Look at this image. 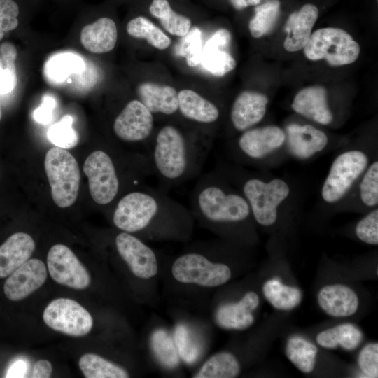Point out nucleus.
I'll return each instance as SVG.
<instances>
[{"instance_id":"obj_1","label":"nucleus","mask_w":378,"mask_h":378,"mask_svg":"<svg viewBox=\"0 0 378 378\" xmlns=\"http://www.w3.org/2000/svg\"><path fill=\"white\" fill-rule=\"evenodd\" d=\"M211 138L187 134L172 124L153 134L147 148L153 175L167 192L200 175L211 150Z\"/></svg>"},{"instance_id":"obj_2","label":"nucleus","mask_w":378,"mask_h":378,"mask_svg":"<svg viewBox=\"0 0 378 378\" xmlns=\"http://www.w3.org/2000/svg\"><path fill=\"white\" fill-rule=\"evenodd\" d=\"M136 186L118 200L113 211L114 225L130 234L160 233L161 235L187 232L192 213L167 192L150 186Z\"/></svg>"},{"instance_id":"obj_3","label":"nucleus","mask_w":378,"mask_h":378,"mask_svg":"<svg viewBox=\"0 0 378 378\" xmlns=\"http://www.w3.org/2000/svg\"><path fill=\"white\" fill-rule=\"evenodd\" d=\"M244 195L254 221L264 227L275 225L284 214L300 207V195L291 181L219 161L215 167Z\"/></svg>"},{"instance_id":"obj_4","label":"nucleus","mask_w":378,"mask_h":378,"mask_svg":"<svg viewBox=\"0 0 378 378\" xmlns=\"http://www.w3.org/2000/svg\"><path fill=\"white\" fill-rule=\"evenodd\" d=\"M190 205L192 214L216 229L246 226L254 221L244 195L216 168L197 180Z\"/></svg>"},{"instance_id":"obj_5","label":"nucleus","mask_w":378,"mask_h":378,"mask_svg":"<svg viewBox=\"0 0 378 378\" xmlns=\"http://www.w3.org/2000/svg\"><path fill=\"white\" fill-rule=\"evenodd\" d=\"M377 155V148L351 146L342 148L332 160L320 189L325 207H335L349 193Z\"/></svg>"},{"instance_id":"obj_6","label":"nucleus","mask_w":378,"mask_h":378,"mask_svg":"<svg viewBox=\"0 0 378 378\" xmlns=\"http://www.w3.org/2000/svg\"><path fill=\"white\" fill-rule=\"evenodd\" d=\"M285 145L284 130L268 125L241 132L227 150L234 162L259 167L274 164L287 156Z\"/></svg>"},{"instance_id":"obj_7","label":"nucleus","mask_w":378,"mask_h":378,"mask_svg":"<svg viewBox=\"0 0 378 378\" xmlns=\"http://www.w3.org/2000/svg\"><path fill=\"white\" fill-rule=\"evenodd\" d=\"M44 166L54 202L61 208L71 206L77 199L80 180L76 158L56 146L47 151Z\"/></svg>"},{"instance_id":"obj_8","label":"nucleus","mask_w":378,"mask_h":378,"mask_svg":"<svg viewBox=\"0 0 378 378\" xmlns=\"http://www.w3.org/2000/svg\"><path fill=\"white\" fill-rule=\"evenodd\" d=\"M304 53L309 60H326L330 66H340L351 64L358 59L360 46L344 30L326 27L311 34Z\"/></svg>"},{"instance_id":"obj_9","label":"nucleus","mask_w":378,"mask_h":378,"mask_svg":"<svg viewBox=\"0 0 378 378\" xmlns=\"http://www.w3.org/2000/svg\"><path fill=\"white\" fill-rule=\"evenodd\" d=\"M83 172L88 178L90 195L97 204L104 206L115 201L122 181L109 153L101 149L91 153L83 164Z\"/></svg>"},{"instance_id":"obj_10","label":"nucleus","mask_w":378,"mask_h":378,"mask_svg":"<svg viewBox=\"0 0 378 378\" xmlns=\"http://www.w3.org/2000/svg\"><path fill=\"white\" fill-rule=\"evenodd\" d=\"M174 279L183 284L203 287H216L225 284L231 278L230 267L221 262L210 261L197 252H189L179 256L173 263Z\"/></svg>"},{"instance_id":"obj_11","label":"nucleus","mask_w":378,"mask_h":378,"mask_svg":"<svg viewBox=\"0 0 378 378\" xmlns=\"http://www.w3.org/2000/svg\"><path fill=\"white\" fill-rule=\"evenodd\" d=\"M43 319L51 329L72 337L85 336L93 326L89 312L69 298H57L50 302L43 312Z\"/></svg>"},{"instance_id":"obj_12","label":"nucleus","mask_w":378,"mask_h":378,"mask_svg":"<svg viewBox=\"0 0 378 378\" xmlns=\"http://www.w3.org/2000/svg\"><path fill=\"white\" fill-rule=\"evenodd\" d=\"M284 130L287 156L300 161H307L331 150L328 134L313 125L290 122Z\"/></svg>"},{"instance_id":"obj_13","label":"nucleus","mask_w":378,"mask_h":378,"mask_svg":"<svg viewBox=\"0 0 378 378\" xmlns=\"http://www.w3.org/2000/svg\"><path fill=\"white\" fill-rule=\"evenodd\" d=\"M47 264L50 276L60 285L83 290L90 284L88 271L74 252L64 244H55L50 248Z\"/></svg>"},{"instance_id":"obj_14","label":"nucleus","mask_w":378,"mask_h":378,"mask_svg":"<svg viewBox=\"0 0 378 378\" xmlns=\"http://www.w3.org/2000/svg\"><path fill=\"white\" fill-rule=\"evenodd\" d=\"M113 130L122 141L149 143L154 131V116L139 100H132L115 117Z\"/></svg>"},{"instance_id":"obj_15","label":"nucleus","mask_w":378,"mask_h":378,"mask_svg":"<svg viewBox=\"0 0 378 378\" xmlns=\"http://www.w3.org/2000/svg\"><path fill=\"white\" fill-rule=\"evenodd\" d=\"M115 244L118 254L136 276L148 279L157 274L155 252L137 237L122 231L115 237Z\"/></svg>"},{"instance_id":"obj_16","label":"nucleus","mask_w":378,"mask_h":378,"mask_svg":"<svg viewBox=\"0 0 378 378\" xmlns=\"http://www.w3.org/2000/svg\"><path fill=\"white\" fill-rule=\"evenodd\" d=\"M377 206L378 160L376 155L349 193L334 209L365 213Z\"/></svg>"},{"instance_id":"obj_17","label":"nucleus","mask_w":378,"mask_h":378,"mask_svg":"<svg viewBox=\"0 0 378 378\" xmlns=\"http://www.w3.org/2000/svg\"><path fill=\"white\" fill-rule=\"evenodd\" d=\"M46 279L45 264L38 259H29L8 276L4 291L10 300H22L39 288Z\"/></svg>"},{"instance_id":"obj_18","label":"nucleus","mask_w":378,"mask_h":378,"mask_svg":"<svg viewBox=\"0 0 378 378\" xmlns=\"http://www.w3.org/2000/svg\"><path fill=\"white\" fill-rule=\"evenodd\" d=\"M267 97L254 91H243L234 99L230 113L234 130L239 132L247 130L264 118L268 104Z\"/></svg>"},{"instance_id":"obj_19","label":"nucleus","mask_w":378,"mask_h":378,"mask_svg":"<svg viewBox=\"0 0 378 378\" xmlns=\"http://www.w3.org/2000/svg\"><path fill=\"white\" fill-rule=\"evenodd\" d=\"M291 107L296 113L321 125H329L334 120L326 90L321 86L307 87L299 91Z\"/></svg>"},{"instance_id":"obj_20","label":"nucleus","mask_w":378,"mask_h":378,"mask_svg":"<svg viewBox=\"0 0 378 378\" xmlns=\"http://www.w3.org/2000/svg\"><path fill=\"white\" fill-rule=\"evenodd\" d=\"M259 302L257 293L249 291L238 302L220 307L215 315L216 321L224 329L245 330L253 325L254 316L252 312L258 307Z\"/></svg>"},{"instance_id":"obj_21","label":"nucleus","mask_w":378,"mask_h":378,"mask_svg":"<svg viewBox=\"0 0 378 378\" xmlns=\"http://www.w3.org/2000/svg\"><path fill=\"white\" fill-rule=\"evenodd\" d=\"M318 16L317 7L311 4L304 5L298 11L289 15L286 23L287 36L284 43L287 51L296 52L304 48Z\"/></svg>"},{"instance_id":"obj_22","label":"nucleus","mask_w":378,"mask_h":378,"mask_svg":"<svg viewBox=\"0 0 378 378\" xmlns=\"http://www.w3.org/2000/svg\"><path fill=\"white\" fill-rule=\"evenodd\" d=\"M35 246L34 240L27 233L10 235L0 246V278L8 276L29 260Z\"/></svg>"},{"instance_id":"obj_23","label":"nucleus","mask_w":378,"mask_h":378,"mask_svg":"<svg viewBox=\"0 0 378 378\" xmlns=\"http://www.w3.org/2000/svg\"><path fill=\"white\" fill-rule=\"evenodd\" d=\"M318 303L329 316L346 317L354 314L358 308V298L349 287L342 284L328 285L318 292Z\"/></svg>"},{"instance_id":"obj_24","label":"nucleus","mask_w":378,"mask_h":378,"mask_svg":"<svg viewBox=\"0 0 378 378\" xmlns=\"http://www.w3.org/2000/svg\"><path fill=\"white\" fill-rule=\"evenodd\" d=\"M117 27L111 18L101 17L84 26L80 32L82 46L89 52L101 54L111 51L117 42Z\"/></svg>"},{"instance_id":"obj_25","label":"nucleus","mask_w":378,"mask_h":378,"mask_svg":"<svg viewBox=\"0 0 378 378\" xmlns=\"http://www.w3.org/2000/svg\"><path fill=\"white\" fill-rule=\"evenodd\" d=\"M137 94L153 115H171L178 111V92L172 86L146 82L138 86Z\"/></svg>"},{"instance_id":"obj_26","label":"nucleus","mask_w":378,"mask_h":378,"mask_svg":"<svg viewBox=\"0 0 378 378\" xmlns=\"http://www.w3.org/2000/svg\"><path fill=\"white\" fill-rule=\"evenodd\" d=\"M178 111L188 120L201 125H212L220 116L218 107L197 92L188 89L178 92Z\"/></svg>"},{"instance_id":"obj_27","label":"nucleus","mask_w":378,"mask_h":378,"mask_svg":"<svg viewBox=\"0 0 378 378\" xmlns=\"http://www.w3.org/2000/svg\"><path fill=\"white\" fill-rule=\"evenodd\" d=\"M85 69L83 59L77 54L65 52L50 57L44 64V74L52 83L65 81L70 76L81 74Z\"/></svg>"},{"instance_id":"obj_28","label":"nucleus","mask_w":378,"mask_h":378,"mask_svg":"<svg viewBox=\"0 0 378 378\" xmlns=\"http://www.w3.org/2000/svg\"><path fill=\"white\" fill-rule=\"evenodd\" d=\"M363 340L361 331L355 326L344 323L319 332L317 343L326 349L341 346L346 350L355 349Z\"/></svg>"},{"instance_id":"obj_29","label":"nucleus","mask_w":378,"mask_h":378,"mask_svg":"<svg viewBox=\"0 0 378 378\" xmlns=\"http://www.w3.org/2000/svg\"><path fill=\"white\" fill-rule=\"evenodd\" d=\"M149 11L172 35L183 37L190 29V18L174 11L167 0H153Z\"/></svg>"},{"instance_id":"obj_30","label":"nucleus","mask_w":378,"mask_h":378,"mask_svg":"<svg viewBox=\"0 0 378 378\" xmlns=\"http://www.w3.org/2000/svg\"><path fill=\"white\" fill-rule=\"evenodd\" d=\"M262 293L274 308L281 310L294 309L298 306L302 298L299 288L284 285L276 279L266 281L262 286Z\"/></svg>"},{"instance_id":"obj_31","label":"nucleus","mask_w":378,"mask_h":378,"mask_svg":"<svg viewBox=\"0 0 378 378\" xmlns=\"http://www.w3.org/2000/svg\"><path fill=\"white\" fill-rule=\"evenodd\" d=\"M239 372L240 365L236 357L229 352H220L209 358L193 377L234 378Z\"/></svg>"},{"instance_id":"obj_32","label":"nucleus","mask_w":378,"mask_h":378,"mask_svg":"<svg viewBox=\"0 0 378 378\" xmlns=\"http://www.w3.org/2000/svg\"><path fill=\"white\" fill-rule=\"evenodd\" d=\"M127 32L136 38L146 39L153 47L162 50L171 44V39L158 27L144 16L130 20L126 25Z\"/></svg>"},{"instance_id":"obj_33","label":"nucleus","mask_w":378,"mask_h":378,"mask_svg":"<svg viewBox=\"0 0 378 378\" xmlns=\"http://www.w3.org/2000/svg\"><path fill=\"white\" fill-rule=\"evenodd\" d=\"M79 368L87 378H127L128 372L122 368L94 354H85L79 359Z\"/></svg>"},{"instance_id":"obj_34","label":"nucleus","mask_w":378,"mask_h":378,"mask_svg":"<svg viewBox=\"0 0 378 378\" xmlns=\"http://www.w3.org/2000/svg\"><path fill=\"white\" fill-rule=\"evenodd\" d=\"M317 352L318 349L314 344L300 337H290L286 347L288 358L304 373L313 371Z\"/></svg>"},{"instance_id":"obj_35","label":"nucleus","mask_w":378,"mask_h":378,"mask_svg":"<svg viewBox=\"0 0 378 378\" xmlns=\"http://www.w3.org/2000/svg\"><path fill=\"white\" fill-rule=\"evenodd\" d=\"M281 4L279 0H268L255 8V14L250 20L248 29L255 38L269 34L279 17Z\"/></svg>"},{"instance_id":"obj_36","label":"nucleus","mask_w":378,"mask_h":378,"mask_svg":"<svg viewBox=\"0 0 378 378\" xmlns=\"http://www.w3.org/2000/svg\"><path fill=\"white\" fill-rule=\"evenodd\" d=\"M216 46H203L200 64L215 76H223L236 67L234 57L225 50Z\"/></svg>"},{"instance_id":"obj_37","label":"nucleus","mask_w":378,"mask_h":378,"mask_svg":"<svg viewBox=\"0 0 378 378\" xmlns=\"http://www.w3.org/2000/svg\"><path fill=\"white\" fill-rule=\"evenodd\" d=\"M150 346L156 358L163 366L169 369L178 366L180 357L174 340L166 330L158 329L154 331L150 337Z\"/></svg>"},{"instance_id":"obj_38","label":"nucleus","mask_w":378,"mask_h":378,"mask_svg":"<svg viewBox=\"0 0 378 378\" xmlns=\"http://www.w3.org/2000/svg\"><path fill=\"white\" fill-rule=\"evenodd\" d=\"M174 340L179 357L187 364L195 363L201 356L202 347L192 330L184 324H179L174 331Z\"/></svg>"},{"instance_id":"obj_39","label":"nucleus","mask_w":378,"mask_h":378,"mask_svg":"<svg viewBox=\"0 0 378 378\" xmlns=\"http://www.w3.org/2000/svg\"><path fill=\"white\" fill-rule=\"evenodd\" d=\"M16 56L17 50L11 43L0 46V94L10 92L17 85Z\"/></svg>"},{"instance_id":"obj_40","label":"nucleus","mask_w":378,"mask_h":378,"mask_svg":"<svg viewBox=\"0 0 378 378\" xmlns=\"http://www.w3.org/2000/svg\"><path fill=\"white\" fill-rule=\"evenodd\" d=\"M202 52V34L197 27L190 29L175 47V54L185 57L188 65L191 67L200 64Z\"/></svg>"},{"instance_id":"obj_41","label":"nucleus","mask_w":378,"mask_h":378,"mask_svg":"<svg viewBox=\"0 0 378 378\" xmlns=\"http://www.w3.org/2000/svg\"><path fill=\"white\" fill-rule=\"evenodd\" d=\"M72 123L71 115H64L58 122L49 127L47 132L48 140L57 147L65 149L76 146L78 142V136L72 127Z\"/></svg>"},{"instance_id":"obj_42","label":"nucleus","mask_w":378,"mask_h":378,"mask_svg":"<svg viewBox=\"0 0 378 378\" xmlns=\"http://www.w3.org/2000/svg\"><path fill=\"white\" fill-rule=\"evenodd\" d=\"M357 238L370 245L378 244V206L365 213L355 226Z\"/></svg>"},{"instance_id":"obj_43","label":"nucleus","mask_w":378,"mask_h":378,"mask_svg":"<svg viewBox=\"0 0 378 378\" xmlns=\"http://www.w3.org/2000/svg\"><path fill=\"white\" fill-rule=\"evenodd\" d=\"M20 6L14 0H0V41L4 33L14 30L19 24Z\"/></svg>"},{"instance_id":"obj_44","label":"nucleus","mask_w":378,"mask_h":378,"mask_svg":"<svg viewBox=\"0 0 378 378\" xmlns=\"http://www.w3.org/2000/svg\"><path fill=\"white\" fill-rule=\"evenodd\" d=\"M358 366L368 377L378 375V344L371 343L365 346L359 353Z\"/></svg>"},{"instance_id":"obj_45","label":"nucleus","mask_w":378,"mask_h":378,"mask_svg":"<svg viewBox=\"0 0 378 378\" xmlns=\"http://www.w3.org/2000/svg\"><path fill=\"white\" fill-rule=\"evenodd\" d=\"M55 106L56 101L52 96L49 94L43 95L41 104L34 111L33 117L34 120L42 124L50 122Z\"/></svg>"},{"instance_id":"obj_46","label":"nucleus","mask_w":378,"mask_h":378,"mask_svg":"<svg viewBox=\"0 0 378 378\" xmlns=\"http://www.w3.org/2000/svg\"><path fill=\"white\" fill-rule=\"evenodd\" d=\"M52 371V364L47 360H38L34 365L31 372L33 378H48Z\"/></svg>"},{"instance_id":"obj_47","label":"nucleus","mask_w":378,"mask_h":378,"mask_svg":"<svg viewBox=\"0 0 378 378\" xmlns=\"http://www.w3.org/2000/svg\"><path fill=\"white\" fill-rule=\"evenodd\" d=\"M26 372V362L23 360H18L10 366L6 377H23Z\"/></svg>"},{"instance_id":"obj_48","label":"nucleus","mask_w":378,"mask_h":378,"mask_svg":"<svg viewBox=\"0 0 378 378\" xmlns=\"http://www.w3.org/2000/svg\"><path fill=\"white\" fill-rule=\"evenodd\" d=\"M265 0H230L232 6L237 10H241L251 6H257Z\"/></svg>"},{"instance_id":"obj_49","label":"nucleus","mask_w":378,"mask_h":378,"mask_svg":"<svg viewBox=\"0 0 378 378\" xmlns=\"http://www.w3.org/2000/svg\"><path fill=\"white\" fill-rule=\"evenodd\" d=\"M1 106H0V120H1Z\"/></svg>"}]
</instances>
